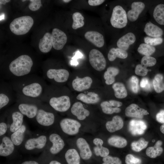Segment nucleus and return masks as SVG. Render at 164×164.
I'll list each match as a JSON object with an SVG mask.
<instances>
[{"instance_id":"nucleus-1","label":"nucleus","mask_w":164,"mask_h":164,"mask_svg":"<svg viewBox=\"0 0 164 164\" xmlns=\"http://www.w3.org/2000/svg\"><path fill=\"white\" fill-rule=\"evenodd\" d=\"M9 82L16 94L41 101L48 85L44 79L33 74Z\"/></svg>"},{"instance_id":"nucleus-2","label":"nucleus","mask_w":164,"mask_h":164,"mask_svg":"<svg viewBox=\"0 0 164 164\" xmlns=\"http://www.w3.org/2000/svg\"><path fill=\"white\" fill-rule=\"evenodd\" d=\"M33 60L29 55H21L12 61L8 68L1 73L2 79L9 81L32 74Z\"/></svg>"},{"instance_id":"nucleus-3","label":"nucleus","mask_w":164,"mask_h":164,"mask_svg":"<svg viewBox=\"0 0 164 164\" xmlns=\"http://www.w3.org/2000/svg\"><path fill=\"white\" fill-rule=\"evenodd\" d=\"M41 101L55 110L60 112L67 111L71 106L70 100L69 96L65 94L56 95L47 87Z\"/></svg>"},{"instance_id":"nucleus-4","label":"nucleus","mask_w":164,"mask_h":164,"mask_svg":"<svg viewBox=\"0 0 164 164\" xmlns=\"http://www.w3.org/2000/svg\"><path fill=\"white\" fill-rule=\"evenodd\" d=\"M16 107L24 115L30 119L35 118L42 101L16 94Z\"/></svg>"},{"instance_id":"nucleus-5","label":"nucleus","mask_w":164,"mask_h":164,"mask_svg":"<svg viewBox=\"0 0 164 164\" xmlns=\"http://www.w3.org/2000/svg\"><path fill=\"white\" fill-rule=\"evenodd\" d=\"M34 23L33 19L29 16H24L14 19L10 23L9 28L14 34L20 35L27 33Z\"/></svg>"},{"instance_id":"nucleus-6","label":"nucleus","mask_w":164,"mask_h":164,"mask_svg":"<svg viewBox=\"0 0 164 164\" xmlns=\"http://www.w3.org/2000/svg\"><path fill=\"white\" fill-rule=\"evenodd\" d=\"M70 76L68 71L65 69L50 68L43 72L44 79L51 83L62 84L67 82Z\"/></svg>"},{"instance_id":"nucleus-7","label":"nucleus","mask_w":164,"mask_h":164,"mask_svg":"<svg viewBox=\"0 0 164 164\" xmlns=\"http://www.w3.org/2000/svg\"><path fill=\"white\" fill-rule=\"evenodd\" d=\"M50 107L47 104L43 102L39 108L35 119L37 122L41 126H49L55 122V115L49 110Z\"/></svg>"},{"instance_id":"nucleus-8","label":"nucleus","mask_w":164,"mask_h":164,"mask_svg":"<svg viewBox=\"0 0 164 164\" xmlns=\"http://www.w3.org/2000/svg\"><path fill=\"white\" fill-rule=\"evenodd\" d=\"M0 109L9 105L14 99H16V94L9 82H6L0 79Z\"/></svg>"},{"instance_id":"nucleus-9","label":"nucleus","mask_w":164,"mask_h":164,"mask_svg":"<svg viewBox=\"0 0 164 164\" xmlns=\"http://www.w3.org/2000/svg\"><path fill=\"white\" fill-rule=\"evenodd\" d=\"M127 13L120 5H117L113 9L110 19V22L114 27L122 28L127 25L128 20Z\"/></svg>"},{"instance_id":"nucleus-10","label":"nucleus","mask_w":164,"mask_h":164,"mask_svg":"<svg viewBox=\"0 0 164 164\" xmlns=\"http://www.w3.org/2000/svg\"><path fill=\"white\" fill-rule=\"evenodd\" d=\"M90 63L92 67L97 71L104 70L106 67V62L103 54L98 50L93 49L89 54Z\"/></svg>"},{"instance_id":"nucleus-11","label":"nucleus","mask_w":164,"mask_h":164,"mask_svg":"<svg viewBox=\"0 0 164 164\" xmlns=\"http://www.w3.org/2000/svg\"><path fill=\"white\" fill-rule=\"evenodd\" d=\"M60 125L64 133L70 135L77 134L81 126V125L79 121L68 118L62 119L60 121Z\"/></svg>"},{"instance_id":"nucleus-12","label":"nucleus","mask_w":164,"mask_h":164,"mask_svg":"<svg viewBox=\"0 0 164 164\" xmlns=\"http://www.w3.org/2000/svg\"><path fill=\"white\" fill-rule=\"evenodd\" d=\"M52 46L55 50L62 49L67 43V37L66 34L57 28L53 29L51 34Z\"/></svg>"},{"instance_id":"nucleus-13","label":"nucleus","mask_w":164,"mask_h":164,"mask_svg":"<svg viewBox=\"0 0 164 164\" xmlns=\"http://www.w3.org/2000/svg\"><path fill=\"white\" fill-rule=\"evenodd\" d=\"M47 142V137L41 135L37 137L28 139L24 144L25 149L27 150H32L35 149H41L46 146Z\"/></svg>"},{"instance_id":"nucleus-14","label":"nucleus","mask_w":164,"mask_h":164,"mask_svg":"<svg viewBox=\"0 0 164 164\" xmlns=\"http://www.w3.org/2000/svg\"><path fill=\"white\" fill-rule=\"evenodd\" d=\"M24 116L16 107L10 113L9 116L12 121L9 127L10 132L12 133L21 127L23 124Z\"/></svg>"},{"instance_id":"nucleus-15","label":"nucleus","mask_w":164,"mask_h":164,"mask_svg":"<svg viewBox=\"0 0 164 164\" xmlns=\"http://www.w3.org/2000/svg\"><path fill=\"white\" fill-rule=\"evenodd\" d=\"M92 82V78L88 76L83 78L77 77L73 80L72 85L75 91L81 92L89 89Z\"/></svg>"},{"instance_id":"nucleus-16","label":"nucleus","mask_w":164,"mask_h":164,"mask_svg":"<svg viewBox=\"0 0 164 164\" xmlns=\"http://www.w3.org/2000/svg\"><path fill=\"white\" fill-rule=\"evenodd\" d=\"M49 139L52 144V146L49 149V151L51 154H57L64 148L65 146L64 142L58 134L55 133H52L49 136Z\"/></svg>"},{"instance_id":"nucleus-17","label":"nucleus","mask_w":164,"mask_h":164,"mask_svg":"<svg viewBox=\"0 0 164 164\" xmlns=\"http://www.w3.org/2000/svg\"><path fill=\"white\" fill-rule=\"evenodd\" d=\"M76 144L80 151L81 158L85 160L89 159L92 156V152L86 140L82 138H79L76 141Z\"/></svg>"},{"instance_id":"nucleus-18","label":"nucleus","mask_w":164,"mask_h":164,"mask_svg":"<svg viewBox=\"0 0 164 164\" xmlns=\"http://www.w3.org/2000/svg\"><path fill=\"white\" fill-rule=\"evenodd\" d=\"M147 128V125L144 121L133 119L130 121L128 128L132 135H137L143 134Z\"/></svg>"},{"instance_id":"nucleus-19","label":"nucleus","mask_w":164,"mask_h":164,"mask_svg":"<svg viewBox=\"0 0 164 164\" xmlns=\"http://www.w3.org/2000/svg\"><path fill=\"white\" fill-rule=\"evenodd\" d=\"M15 145L11 138L3 137L0 145V156L6 157L11 155L14 151Z\"/></svg>"},{"instance_id":"nucleus-20","label":"nucleus","mask_w":164,"mask_h":164,"mask_svg":"<svg viewBox=\"0 0 164 164\" xmlns=\"http://www.w3.org/2000/svg\"><path fill=\"white\" fill-rule=\"evenodd\" d=\"M131 7V9L127 13V17L129 21L134 22L137 20L139 15L144 9L145 5L142 2H135L132 3Z\"/></svg>"},{"instance_id":"nucleus-21","label":"nucleus","mask_w":164,"mask_h":164,"mask_svg":"<svg viewBox=\"0 0 164 164\" xmlns=\"http://www.w3.org/2000/svg\"><path fill=\"white\" fill-rule=\"evenodd\" d=\"M71 111L73 114L81 121L84 120L90 114L89 111L85 108L80 102H76L73 104Z\"/></svg>"},{"instance_id":"nucleus-22","label":"nucleus","mask_w":164,"mask_h":164,"mask_svg":"<svg viewBox=\"0 0 164 164\" xmlns=\"http://www.w3.org/2000/svg\"><path fill=\"white\" fill-rule=\"evenodd\" d=\"M84 36L87 40L97 47H101L104 44L103 36L97 32L89 31L86 32Z\"/></svg>"},{"instance_id":"nucleus-23","label":"nucleus","mask_w":164,"mask_h":164,"mask_svg":"<svg viewBox=\"0 0 164 164\" xmlns=\"http://www.w3.org/2000/svg\"><path fill=\"white\" fill-rule=\"evenodd\" d=\"M149 114L147 110L140 108L137 105L132 104L125 110V114L128 117L142 118L143 116Z\"/></svg>"},{"instance_id":"nucleus-24","label":"nucleus","mask_w":164,"mask_h":164,"mask_svg":"<svg viewBox=\"0 0 164 164\" xmlns=\"http://www.w3.org/2000/svg\"><path fill=\"white\" fill-rule=\"evenodd\" d=\"M135 40V35L132 32H128L118 39L117 45L118 48L126 51L130 45L134 43Z\"/></svg>"},{"instance_id":"nucleus-25","label":"nucleus","mask_w":164,"mask_h":164,"mask_svg":"<svg viewBox=\"0 0 164 164\" xmlns=\"http://www.w3.org/2000/svg\"><path fill=\"white\" fill-rule=\"evenodd\" d=\"M123 125L122 118L119 116L116 115L113 117L111 121L106 123L105 126L109 132L112 133L121 129Z\"/></svg>"},{"instance_id":"nucleus-26","label":"nucleus","mask_w":164,"mask_h":164,"mask_svg":"<svg viewBox=\"0 0 164 164\" xmlns=\"http://www.w3.org/2000/svg\"><path fill=\"white\" fill-rule=\"evenodd\" d=\"M77 99L88 104H95L100 100L98 95L94 92H90L87 94L80 93L77 96Z\"/></svg>"},{"instance_id":"nucleus-27","label":"nucleus","mask_w":164,"mask_h":164,"mask_svg":"<svg viewBox=\"0 0 164 164\" xmlns=\"http://www.w3.org/2000/svg\"><path fill=\"white\" fill-rule=\"evenodd\" d=\"M144 31L147 35L151 37H161L163 34V30L161 28L150 22L146 24Z\"/></svg>"},{"instance_id":"nucleus-28","label":"nucleus","mask_w":164,"mask_h":164,"mask_svg":"<svg viewBox=\"0 0 164 164\" xmlns=\"http://www.w3.org/2000/svg\"><path fill=\"white\" fill-rule=\"evenodd\" d=\"M52 46L51 34L49 32H46L40 40L39 49L42 52L47 53L50 51Z\"/></svg>"},{"instance_id":"nucleus-29","label":"nucleus","mask_w":164,"mask_h":164,"mask_svg":"<svg viewBox=\"0 0 164 164\" xmlns=\"http://www.w3.org/2000/svg\"><path fill=\"white\" fill-rule=\"evenodd\" d=\"M93 142L96 146L94 148V151L95 155L104 157L108 155L109 150L107 148L103 146L104 142L100 138H96L94 139Z\"/></svg>"},{"instance_id":"nucleus-30","label":"nucleus","mask_w":164,"mask_h":164,"mask_svg":"<svg viewBox=\"0 0 164 164\" xmlns=\"http://www.w3.org/2000/svg\"><path fill=\"white\" fill-rule=\"evenodd\" d=\"M26 130V126L23 124L19 128L11 134L10 138L15 145L19 146L22 143Z\"/></svg>"},{"instance_id":"nucleus-31","label":"nucleus","mask_w":164,"mask_h":164,"mask_svg":"<svg viewBox=\"0 0 164 164\" xmlns=\"http://www.w3.org/2000/svg\"><path fill=\"white\" fill-rule=\"evenodd\" d=\"M162 144L161 140L157 141L154 146L149 147L146 149V155L152 158H155L160 155L163 152V149L161 147Z\"/></svg>"},{"instance_id":"nucleus-32","label":"nucleus","mask_w":164,"mask_h":164,"mask_svg":"<svg viewBox=\"0 0 164 164\" xmlns=\"http://www.w3.org/2000/svg\"><path fill=\"white\" fill-rule=\"evenodd\" d=\"M65 158L68 164H80V157L75 149H68L65 153Z\"/></svg>"},{"instance_id":"nucleus-33","label":"nucleus","mask_w":164,"mask_h":164,"mask_svg":"<svg viewBox=\"0 0 164 164\" xmlns=\"http://www.w3.org/2000/svg\"><path fill=\"white\" fill-rule=\"evenodd\" d=\"M128 56V53L126 51L119 48H112L109 51L108 58L111 61H114L117 58L124 59Z\"/></svg>"},{"instance_id":"nucleus-34","label":"nucleus","mask_w":164,"mask_h":164,"mask_svg":"<svg viewBox=\"0 0 164 164\" xmlns=\"http://www.w3.org/2000/svg\"><path fill=\"white\" fill-rule=\"evenodd\" d=\"M119 73V70L117 67H108L104 74V78L106 84L111 85L115 81V77Z\"/></svg>"},{"instance_id":"nucleus-35","label":"nucleus","mask_w":164,"mask_h":164,"mask_svg":"<svg viewBox=\"0 0 164 164\" xmlns=\"http://www.w3.org/2000/svg\"><path fill=\"white\" fill-rule=\"evenodd\" d=\"M108 144L111 146L118 148H123L127 144V140L124 138L118 136H113L108 140Z\"/></svg>"},{"instance_id":"nucleus-36","label":"nucleus","mask_w":164,"mask_h":164,"mask_svg":"<svg viewBox=\"0 0 164 164\" xmlns=\"http://www.w3.org/2000/svg\"><path fill=\"white\" fill-rule=\"evenodd\" d=\"M155 21L161 25H164V4H160L155 8L153 13Z\"/></svg>"},{"instance_id":"nucleus-37","label":"nucleus","mask_w":164,"mask_h":164,"mask_svg":"<svg viewBox=\"0 0 164 164\" xmlns=\"http://www.w3.org/2000/svg\"><path fill=\"white\" fill-rule=\"evenodd\" d=\"M115 97L118 98H123L127 95V93L125 86L122 83L116 82L112 86Z\"/></svg>"},{"instance_id":"nucleus-38","label":"nucleus","mask_w":164,"mask_h":164,"mask_svg":"<svg viewBox=\"0 0 164 164\" xmlns=\"http://www.w3.org/2000/svg\"><path fill=\"white\" fill-rule=\"evenodd\" d=\"M163 76L161 74H156L153 80V85L155 92L160 93L164 90Z\"/></svg>"},{"instance_id":"nucleus-39","label":"nucleus","mask_w":164,"mask_h":164,"mask_svg":"<svg viewBox=\"0 0 164 164\" xmlns=\"http://www.w3.org/2000/svg\"><path fill=\"white\" fill-rule=\"evenodd\" d=\"M73 22L72 27L74 29L83 27L84 24V18L82 14L79 12H75L72 15Z\"/></svg>"},{"instance_id":"nucleus-40","label":"nucleus","mask_w":164,"mask_h":164,"mask_svg":"<svg viewBox=\"0 0 164 164\" xmlns=\"http://www.w3.org/2000/svg\"><path fill=\"white\" fill-rule=\"evenodd\" d=\"M138 51L145 56H150L155 51V48L153 46L142 43L140 44L138 48Z\"/></svg>"},{"instance_id":"nucleus-41","label":"nucleus","mask_w":164,"mask_h":164,"mask_svg":"<svg viewBox=\"0 0 164 164\" xmlns=\"http://www.w3.org/2000/svg\"><path fill=\"white\" fill-rule=\"evenodd\" d=\"M103 113L107 114H111L114 113L120 112L121 109L119 108L112 107L108 101H104L100 104Z\"/></svg>"},{"instance_id":"nucleus-42","label":"nucleus","mask_w":164,"mask_h":164,"mask_svg":"<svg viewBox=\"0 0 164 164\" xmlns=\"http://www.w3.org/2000/svg\"><path fill=\"white\" fill-rule=\"evenodd\" d=\"M148 144V141L142 138L138 141L133 142L131 144V146L133 150L139 152L146 148Z\"/></svg>"},{"instance_id":"nucleus-43","label":"nucleus","mask_w":164,"mask_h":164,"mask_svg":"<svg viewBox=\"0 0 164 164\" xmlns=\"http://www.w3.org/2000/svg\"><path fill=\"white\" fill-rule=\"evenodd\" d=\"M144 41L145 43L153 46L161 44L163 42V39L161 37L146 36L144 38Z\"/></svg>"},{"instance_id":"nucleus-44","label":"nucleus","mask_w":164,"mask_h":164,"mask_svg":"<svg viewBox=\"0 0 164 164\" xmlns=\"http://www.w3.org/2000/svg\"><path fill=\"white\" fill-rule=\"evenodd\" d=\"M128 84L131 91L134 93H137L139 90L138 80L137 77L132 76L129 80Z\"/></svg>"},{"instance_id":"nucleus-45","label":"nucleus","mask_w":164,"mask_h":164,"mask_svg":"<svg viewBox=\"0 0 164 164\" xmlns=\"http://www.w3.org/2000/svg\"><path fill=\"white\" fill-rule=\"evenodd\" d=\"M156 62V59L150 56H145L141 60V64L146 67L154 66Z\"/></svg>"},{"instance_id":"nucleus-46","label":"nucleus","mask_w":164,"mask_h":164,"mask_svg":"<svg viewBox=\"0 0 164 164\" xmlns=\"http://www.w3.org/2000/svg\"><path fill=\"white\" fill-rule=\"evenodd\" d=\"M102 164H122L120 159L117 157L108 155L103 157Z\"/></svg>"},{"instance_id":"nucleus-47","label":"nucleus","mask_w":164,"mask_h":164,"mask_svg":"<svg viewBox=\"0 0 164 164\" xmlns=\"http://www.w3.org/2000/svg\"><path fill=\"white\" fill-rule=\"evenodd\" d=\"M148 70L147 67L141 64H138L136 65L135 69V72L137 75L145 76L147 73Z\"/></svg>"},{"instance_id":"nucleus-48","label":"nucleus","mask_w":164,"mask_h":164,"mask_svg":"<svg viewBox=\"0 0 164 164\" xmlns=\"http://www.w3.org/2000/svg\"><path fill=\"white\" fill-rule=\"evenodd\" d=\"M125 162L126 164H140L141 160L135 157L132 155L129 154L125 156Z\"/></svg>"},{"instance_id":"nucleus-49","label":"nucleus","mask_w":164,"mask_h":164,"mask_svg":"<svg viewBox=\"0 0 164 164\" xmlns=\"http://www.w3.org/2000/svg\"><path fill=\"white\" fill-rule=\"evenodd\" d=\"M29 1L30 3L28 7L32 11L37 10L42 6L41 1L40 0H30Z\"/></svg>"},{"instance_id":"nucleus-50","label":"nucleus","mask_w":164,"mask_h":164,"mask_svg":"<svg viewBox=\"0 0 164 164\" xmlns=\"http://www.w3.org/2000/svg\"><path fill=\"white\" fill-rule=\"evenodd\" d=\"M141 87L146 91H149L151 88V84L149 80L147 78H143L140 83Z\"/></svg>"},{"instance_id":"nucleus-51","label":"nucleus","mask_w":164,"mask_h":164,"mask_svg":"<svg viewBox=\"0 0 164 164\" xmlns=\"http://www.w3.org/2000/svg\"><path fill=\"white\" fill-rule=\"evenodd\" d=\"M8 127L7 125L4 122L0 123V136H1L4 135L6 132Z\"/></svg>"},{"instance_id":"nucleus-52","label":"nucleus","mask_w":164,"mask_h":164,"mask_svg":"<svg viewBox=\"0 0 164 164\" xmlns=\"http://www.w3.org/2000/svg\"><path fill=\"white\" fill-rule=\"evenodd\" d=\"M157 121L159 122L164 124V110H161L156 116Z\"/></svg>"},{"instance_id":"nucleus-53","label":"nucleus","mask_w":164,"mask_h":164,"mask_svg":"<svg viewBox=\"0 0 164 164\" xmlns=\"http://www.w3.org/2000/svg\"><path fill=\"white\" fill-rule=\"evenodd\" d=\"M104 1V0H89L88 3L91 6H96L101 5Z\"/></svg>"},{"instance_id":"nucleus-54","label":"nucleus","mask_w":164,"mask_h":164,"mask_svg":"<svg viewBox=\"0 0 164 164\" xmlns=\"http://www.w3.org/2000/svg\"><path fill=\"white\" fill-rule=\"evenodd\" d=\"M108 101L111 105L113 107L118 108L122 105L121 102L116 100H111Z\"/></svg>"},{"instance_id":"nucleus-55","label":"nucleus","mask_w":164,"mask_h":164,"mask_svg":"<svg viewBox=\"0 0 164 164\" xmlns=\"http://www.w3.org/2000/svg\"><path fill=\"white\" fill-rule=\"evenodd\" d=\"M21 164H39L37 162L34 160L26 161L22 162Z\"/></svg>"},{"instance_id":"nucleus-56","label":"nucleus","mask_w":164,"mask_h":164,"mask_svg":"<svg viewBox=\"0 0 164 164\" xmlns=\"http://www.w3.org/2000/svg\"><path fill=\"white\" fill-rule=\"evenodd\" d=\"M10 1V0H0V4H1L5 5L6 3L9 2Z\"/></svg>"},{"instance_id":"nucleus-57","label":"nucleus","mask_w":164,"mask_h":164,"mask_svg":"<svg viewBox=\"0 0 164 164\" xmlns=\"http://www.w3.org/2000/svg\"><path fill=\"white\" fill-rule=\"evenodd\" d=\"M49 164H62L60 162L55 160L51 161Z\"/></svg>"},{"instance_id":"nucleus-58","label":"nucleus","mask_w":164,"mask_h":164,"mask_svg":"<svg viewBox=\"0 0 164 164\" xmlns=\"http://www.w3.org/2000/svg\"><path fill=\"white\" fill-rule=\"evenodd\" d=\"M160 130L162 133L164 134V124L161 126L160 127Z\"/></svg>"},{"instance_id":"nucleus-59","label":"nucleus","mask_w":164,"mask_h":164,"mask_svg":"<svg viewBox=\"0 0 164 164\" xmlns=\"http://www.w3.org/2000/svg\"><path fill=\"white\" fill-rule=\"evenodd\" d=\"M62 1L63 2H65V3H68V2H70L71 1V0H63Z\"/></svg>"},{"instance_id":"nucleus-60","label":"nucleus","mask_w":164,"mask_h":164,"mask_svg":"<svg viewBox=\"0 0 164 164\" xmlns=\"http://www.w3.org/2000/svg\"><path fill=\"white\" fill-rule=\"evenodd\" d=\"M22 2H24L25 1H26V0H22Z\"/></svg>"}]
</instances>
